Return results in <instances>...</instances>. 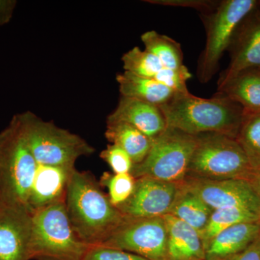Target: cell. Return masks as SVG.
Listing matches in <instances>:
<instances>
[{
	"instance_id": "cell-5",
	"label": "cell",
	"mask_w": 260,
	"mask_h": 260,
	"mask_svg": "<svg viewBox=\"0 0 260 260\" xmlns=\"http://www.w3.org/2000/svg\"><path fill=\"white\" fill-rule=\"evenodd\" d=\"M17 116L37 164L75 167L78 158L95 152V148L79 135L43 120L34 113H20Z\"/></svg>"
},
{
	"instance_id": "cell-1",
	"label": "cell",
	"mask_w": 260,
	"mask_h": 260,
	"mask_svg": "<svg viewBox=\"0 0 260 260\" xmlns=\"http://www.w3.org/2000/svg\"><path fill=\"white\" fill-rule=\"evenodd\" d=\"M102 189L93 174L76 169L67 189L68 218L77 235L89 246L102 244L126 220Z\"/></svg>"
},
{
	"instance_id": "cell-34",
	"label": "cell",
	"mask_w": 260,
	"mask_h": 260,
	"mask_svg": "<svg viewBox=\"0 0 260 260\" xmlns=\"http://www.w3.org/2000/svg\"><path fill=\"white\" fill-rule=\"evenodd\" d=\"M2 205H3V204H2L1 202H0V208H1Z\"/></svg>"
},
{
	"instance_id": "cell-14",
	"label": "cell",
	"mask_w": 260,
	"mask_h": 260,
	"mask_svg": "<svg viewBox=\"0 0 260 260\" xmlns=\"http://www.w3.org/2000/svg\"><path fill=\"white\" fill-rule=\"evenodd\" d=\"M114 121L135 126L152 140L167 128L160 108L134 98L121 97L115 110L108 116L107 122Z\"/></svg>"
},
{
	"instance_id": "cell-4",
	"label": "cell",
	"mask_w": 260,
	"mask_h": 260,
	"mask_svg": "<svg viewBox=\"0 0 260 260\" xmlns=\"http://www.w3.org/2000/svg\"><path fill=\"white\" fill-rule=\"evenodd\" d=\"M90 246L72 226L64 200L32 214L30 259L82 260Z\"/></svg>"
},
{
	"instance_id": "cell-21",
	"label": "cell",
	"mask_w": 260,
	"mask_h": 260,
	"mask_svg": "<svg viewBox=\"0 0 260 260\" xmlns=\"http://www.w3.org/2000/svg\"><path fill=\"white\" fill-rule=\"evenodd\" d=\"M105 136L111 144L122 148L134 165L144 160L151 147L152 139L135 126L121 121L107 122Z\"/></svg>"
},
{
	"instance_id": "cell-15",
	"label": "cell",
	"mask_w": 260,
	"mask_h": 260,
	"mask_svg": "<svg viewBox=\"0 0 260 260\" xmlns=\"http://www.w3.org/2000/svg\"><path fill=\"white\" fill-rule=\"evenodd\" d=\"M75 167H54L38 164L28 199L32 213L43 208L64 201L70 177Z\"/></svg>"
},
{
	"instance_id": "cell-28",
	"label": "cell",
	"mask_w": 260,
	"mask_h": 260,
	"mask_svg": "<svg viewBox=\"0 0 260 260\" xmlns=\"http://www.w3.org/2000/svg\"><path fill=\"white\" fill-rule=\"evenodd\" d=\"M101 158L112 169L114 174L131 172L134 166L129 155L118 145L110 144L100 153Z\"/></svg>"
},
{
	"instance_id": "cell-2",
	"label": "cell",
	"mask_w": 260,
	"mask_h": 260,
	"mask_svg": "<svg viewBox=\"0 0 260 260\" xmlns=\"http://www.w3.org/2000/svg\"><path fill=\"white\" fill-rule=\"evenodd\" d=\"M159 108L167 127L194 136L215 133L236 138L244 115L239 104L219 92L210 99L175 93Z\"/></svg>"
},
{
	"instance_id": "cell-16",
	"label": "cell",
	"mask_w": 260,
	"mask_h": 260,
	"mask_svg": "<svg viewBox=\"0 0 260 260\" xmlns=\"http://www.w3.org/2000/svg\"><path fill=\"white\" fill-rule=\"evenodd\" d=\"M164 218L167 229V260H205L200 233L169 214Z\"/></svg>"
},
{
	"instance_id": "cell-8",
	"label": "cell",
	"mask_w": 260,
	"mask_h": 260,
	"mask_svg": "<svg viewBox=\"0 0 260 260\" xmlns=\"http://www.w3.org/2000/svg\"><path fill=\"white\" fill-rule=\"evenodd\" d=\"M195 145L196 136L167 127L152 140L148 155L133 166L130 174L135 179L148 177L167 182H182L187 176Z\"/></svg>"
},
{
	"instance_id": "cell-22",
	"label": "cell",
	"mask_w": 260,
	"mask_h": 260,
	"mask_svg": "<svg viewBox=\"0 0 260 260\" xmlns=\"http://www.w3.org/2000/svg\"><path fill=\"white\" fill-rule=\"evenodd\" d=\"M141 40L145 50L156 56L164 68L179 69L184 66L180 44L172 38L150 30L141 36Z\"/></svg>"
},
{
	"instance_id": "cell-7",
	"label": "cell",
	"mask_w": 260,
	"mask_h": 260,
	"mask_svg": "<svg viewBox=\"0 0 260 260\" xmlns=\"http://www.w3.org/2000/svg\"><path fill=\"white\" fill-rule=\"evenodd\" d=\"M257 5L256 0H223L213 11L202 14L206 29V43L197 70L200 83H208L213 78L239 25Z\"/></svg>"
},
{
	"instance_id": "cell-19",
	"label": "cell",
	"mask_w": 260,
	"mask_h": 260,
	"mask_svg": "<svg viewBox=\"0 0 260 260\" xmlns=\"http://www.w3.org/2000/svg\"><path fill=\"white\" fill-rule=\"evenodd\" d=\"M121 96L134 98L160 107L169 102L175 93L154 78L137 76L124 71L116 78Z\"/></svg>"
},
{
	"instance_id": "cell-17",
	"label": "cell",
	"mask_w": 260,
	"mask_h": 260,
	"mask_svg": "<svg viewBox=\"0 0 260 260\" xmlns=\"http://www.w3.org/2000/svg\"><path fill=\"white\" fill-rule=\"evenodd\" d=\"M260 221L237 224L225 229L205 246V260H224L242 252L259 237Z\"/></svg>"
},
{
	"instance_id": "cell-26",
	"label": "cell",
	"mask_w": 260,
	"mask_h": 260,
	"mask_svg": "<svg viewBox=\"0 0 260 260\" xmlns=\"http://www.w3.org/2000/svg\"><path fill=\"white\" fill-rule=\"evenodd\" d=\"M136 179L130 173L110 174L104 172L99 184L108 189V197L112 204L117 208L129 199L135 189Z\"/></svg>"
},
{
	"instance_id": "cell-35",
	"label": "cell",
	"mask_w": 260,
	"mask_h": 260,
	"mask_svg": "<svg viewBox=\"0 0 260 260\" xmlns=\"http://www.w3.org/2000/svg\"><path fill=\"white\" fill-rule=\"evenodd\" d=\"M258 5L260 7V1H258Z\"/></svg>"
},
{
	"instance_id": "cell-33",
	"label": "cell",
	"mask_w": 260,
	"mask_h": 260,
	"mask_svg": "<svg viewBox=\"0 0 260 260\" xmlns=\"http://www.w3.org/2000/svg\"><path fill=\"white\" fill-rule=\"evenodd\" d=\"M248 181L251 183V185L256 191V194L258 195L260 199V169L252 171Z\"/></svg>"
},
{
	"instance_id": "cell-31",
	"label": "cell",
	"mask_w": 260,
	"mask_h": 260,
	"mask_svg": "<svg viewBox=\"0 0 260 260\" xmlns=\"http://www.w3.org/2000/svg\"><path fill=\"white\" fill-rule=\"evenodd\" d=\"M224 260H260L259 237L242 252Z\"/></svg>"
},
{
	"instance_id": "cell-24",
	"label": "cell",
	"mask_w": 260,
	"mask_h": 260,
	"mask_svg": "<svg viewBox=\"0 0 260 260\" xmlns=\"http://www.w3.org/2000/svg\"><path fill=\"white\" fill-rule=\"evenodd\" d=\"M236 140L252 171L260 169V112H244Z\"/></svg>"
},
{
	"instance_id": "cell-32",
	"label": "cell",
	"mask_w": 260,
	"mask_h": 260,
	"mask_svg": "<svg viewBox=\"0 0 260 260\" xmlns=\"http://www.w3.org/2000/svg\"><path fill=\"white\" fill-rule=\"evenodd\" d=\"M16 5L14 0H0V26L9 23Z\"/></svg>"
},
{
	"instance_id": "cell-29",
	"label": "cell",
	"mask_w": 260,
	"mask_h": 260,
	"mask_svg": "<svg viewBox=\"0 0 260 260\" xmlns=\"http://www.w3.org/2000/svg\"><path fill=\"white\" fill-rule=\"evenodd\" d=\"M82 260H148L128 251L102 245L91 246Z\"/></svg>"
},
{
	"instance_id": "cell-20",
	"label": "cell",
	"mask_w": 260,
	"mask_h": 260,
	"mask_svg": "<svg viewBox=\"0 0 260 260\" xmlns=\"http://www.w3.org/2000/svg\"><path fill=\"white\" fill-rule=\"evenodd\" d=\"M212 212L213 210L198 195L189 190L183 182L179 183L169 215L190 225L201 235L208 223Z\"/></svg>"
},
{
	"instance_id": "cell-13",
	"label": "cell",
	"mask_w": 260,
	"mask_h": 260,
	"mask_svg": "<svg viewBox=\"0 0 260 260\" xmlns=\"http://www.w3.org/2000/svg\"><path fill=\"white\" fill-rule=\"evenodd\" d=\"M32 213L24 207L0 208V260H30Z\"/></svg>"
},
{
	"instance_id": "cell-30",
	"label": "cell",
	"mask_w": 260,
	"mask_h": 260,
	"mask_svg": "<svg viewBox=\"0 0 260 260\" xmlns=\"http://www.w3.org/2000/svg\"><path fill=\"white\" fill-rule=\"evenodd\" d=\"M146 2L150 4L162 6L194 8L200 11L202 14L213 11L220 3V1L213 0H148Z\"/></svg>"
},
{
	"instance_id": "cell-36",
	"label": "cell",
	"mask_w": 260,
	"mask_h": 260,
	"mask_svg": "<svg viewBox=\"0 0 260 260\" xmlns=\"http://www.w3.org/2000/svg\"><path fill=\"white\" fill-rule=\"evenodd\" d=\"M259 237V239L260 240V232H259V237Z\"/></svg>"
},
{
	"instance_id": "cell-6",
	"label": "cell",
	"mask_w": 260,
	"mask_h": 260,
	"mask_svg": "<svg viewBox=\"0 0 260 260\" xmlns=\"http://www.w3.org/2000/svg\"><path fill=\"white\" fill-rule=\"evenodd\" d=\"M251 172L250 164L236 138L215 133L197 135L186 177L248 180Z\"/></svg>"
},
{
	"instance_id": "cell-27",
	"label": "cell",
	"mask_w": 260,
	"mask_h": 260,
	"mask_svg": "<svg viewBox=\"0 0 260 260\" xmlns=\"http://www.w3.org/2000/svg\"><path fill=\"white\" fill-rule=\"evenodd\" d=\"M191 78V73L184 65L179 69L162 68L154 77V79L174 93H184L189 92L186 83Z\"/></svg>"
},
{
	"instance_id": "cell-3",
	"label": "cell",
	"mask_w": 260,
	"mask_h": 260,
	"mask_svg": "<svg viewBox=\"0 0 260 260\" xmlns=\"http://www.w3.org/2000/svg\"><path fill=\"white\" fill-rule=\"evenodd\" d=\"M38 164L30 151L18 116L0 132V202L28 208Z\"/></svg>"
},
{
	"instance_id": "cell-25",
	"label": "cell",
	"mask_w": 260,
	"mask_h": 260,
	"mask_svg": "<svg viewBox=\"0 0 260 260\" xmlns=\"http://www.w3.org/2000/svg\"><path fill=\"white\" fill-rule=\"evenodd\" d=\"M124 71L137 76L154 78L164 67L155 55L135 47L121 57Z\"/></svg>"
},
{
	"instance_id": "cell-11",
	"label": "cell",
	"mask_w": 260,
	"mask_h": 260,
	"mask_svg": "<svg viewBox=\"0 0 260 260\" xmlns=\"http://www.w3.org/2000/svg\"><path fill=\"white\" fill-rule=\"evenodd\" d=\"M179 184L151 177L138 178L133 194L118 210L127 218H162L170 211Z\"/></svg>"
},
{
	"instance_id": "cell-10",
	"label": "cell",
	"mask_w": 260,
	"mask_h": 260,
	"mask_svg": "<svg viewBox=\"0 0 260 260\" xmlns=\"http://www.w3.org/2000/svg\"><path fill=\"white\" fill-rule=\"evenodd\" d=\"M212 210L239 208L260 215V199L246 179L210 180L186 177L182 181Z\"/></svg>"
},
{
	"instance_id": "cell-18",
	"label": "cell",
	"mask_w": 260,
	"mask_h": 260,
	"mask_svg": "<svg viewBox=\"0 0 260 260\" xmlns=\"http://www.w3.org/2000/svg\"><path fill=\"white\" fill-rule=\"evenodd\" d=\"M218 90L239 104L244 112H260V68L241 72Z\"/></svg>"
},
{
	"instance_id": "cell-9",
	"label": "cell",
	"mask_w": 260,
	"mask_h": 260,
	"mask_svg": "<svg viewBox=\"0 0 260 260\" xmlns=\"http://www.w3.org/2000/svg\"><path fill=\"white\" fill-rule=\"evenodd\" d=\"M101 245L128 251L148 260H167V229L162 218H126Z\"/></svg>"
},
{
	"instance_id": "cell-12",
	"label": "cell",
	"mask_w": 260,
	"mask_h": 260,
	"mask_svg": "<svg viewBox=\"0 0 260 260\" xmlns=\"http://www.w3.org/2000/svg\"><path fill=\"white\" fill-rule=\"evenodd\" d=\"M230 64L218 80L221 86L244 70L260 68V7L251 12L235 32L230 47Z\"/></svg>"
},
{
	"instance_id": "cell-23",
	"label": "cell",
	"mask_w": 260,
	"mask_h": 260,
	"mask_svg": "<svg viewBox=\"0 0 260 260\" xmlns=\"http://www.w3.org/2000/svg\"><path fill=\"white\" fill-rule=\"evenodd\" d=\"M260 221L259 214L244 208H220L213 210L206 227L201 234L205 246L219 233L242 223Z\"/></svg>"
}]
</instances>
